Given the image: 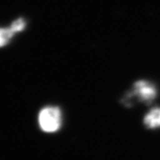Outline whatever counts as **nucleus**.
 Segmentation results:
<instances>
[{
  "label": "nucleus",
  "mask_w": 160,
  "mask_h": 160,
  "mask_svg": "<svg viewBox=\"0 0 160 160\" xmlns=\"http://www.w3.org/2000/svg\"><path fill=\"white\" fill-rule=\"evenodd\" d=\"M38 124L45 132H55L62 126L61 109L56 107L44 108L38 115Z\"/></svg>",
  "instance_id": "f257e3e1"
},
{
  "label": "nucleus",
  "mask_w": 160,
  "mask_h": 160,
  "mask_svg": "<svg viewBox=\"0 0 160 160\" xmlns=\"http://www.w3.org/2000/svg\"><path fill=\"white\" fill-rule=\"evenodd\" d=\"M135 92L144 101H151L155 96L154 87L145 81H139L135 83Z\"/></svg>",
  "instance_id": "f03ea898"
},
{
  "label": "nucleus",
  "mask_w": 160,
  "mask_h": 160,
  "mask_svg": "<svg viewBox=\"0 0 160 160\" xmlns=\"http://www.w3.org/2000/svg\"><path fill=\"white\" fill-rule=\"evenodd\" d=\"M144 124L150 128L160 127V108L152 109L144 119Z\"/></svg>",
  "instance_id": "7ed1b4c3"
},
{
  "label": "nucleus",
  "mask_w": 160,
  "mask_h": 160,
  "mask_svg": "<svg viewBox=\"0 0 160 160\" xmlns=\"http://www.w3.org/2000/svg\"><path fill=\"white\" fill-rule=\"evenodd\" d=\"M16 34L17 33L11 26L9 28H0V47L7 45Z\"/></svg>",
  "instance_id": "20e7f679"
},
{
  "label": "nucleus",
  "mask_w": 160,
  "mask_h": 160,
  "mask_svg": "<svg viewBox=\"0 0 160 160\" xmlns=\"http://www.w3.org/2000/svg\"><path fill=\"white\" fill-rule=\"evenodd\" d=\"M11 27L13 29L14 32H16V33H19V32H22V31L24 30V29H25V27H26V22H25V20H24L22 18H20L17 19L16 21H13V22L12 23Z\"/></svg>",
  "instance_id": "39448f33"
}]
</instances>
